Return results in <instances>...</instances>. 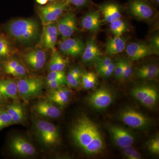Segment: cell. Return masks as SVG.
<instances>
[{
    "mask_svg": "<svg viewBox=\"0 0 159 159\" xmlns=\"http://www.w3.org/2000/svg\"><path fill=\"white\" fill-rule=\"evenodd\" d=\"M74 142L85 153L98 154L104 148L103 138L97 125L88 117L78 118L71 129Z\"/></svg>",
    "mask_w": 159,
    "mask_h": 159,
    "instance_id": "obj_1",
    "label": "cell"
},
{
    "mask_svg": "<svg viewBox=\"0 0 159 159\" xmlns=\"http://www.w3.org/2000/svg\"><path fill=\"white\" fill-rule=\"evenodd\" d=\"M5 30L9 36L17 41L28 43L37 38L39 27L34 20L19 19L8 23L5 26Z\"/></svg>",
    "mask_w": 159,
    "mask_h": 159,
    "instance_id": "obj_2",
    "label": "cell"
},
{
    "mask_svg": "<svg viewBox=\"0 0 159 159\" xmlns=\"http://www.w3.org/2000/svg\"><path fill=\"white\" fill-rule=\"evenodd\" d=\"M34 128L41 142L48 147L59 145L60 136L58 129L53 123L39 119L34 122Z\"/></svg>",
    "mask_w": 159,
    "mask_h": 159,
    "instance_id": "obj_3",
    "label": "cell"
},
{
    "mask_svg": "<svg viewBox=\"0 0 159 159\" xmlns=\"http://www.w3.org/2000/svg\"><path fill=\"white\" fill-rule=\"evenodd\" d=\"M17 84L19 93L26 101L40 95L44 85L43 78L39 77L22 78Z\"/></svg>",
    "mask_w": 159,
    "mask_h": 159,
    "instance_id": "obj_4",
    "label": "cell"
},
{
    "mask_svg": "<svg viewBox=\"0 0 159 159\" xmlns=\"http://www.w3.org/2000/svg\"><path fill=\"white\" fill-rule=\"evenodd\" d=\"M156 7L152 0H129L128 11L134 17L142 20H148L155 13Z\"/></svg>",
    "mask_w": 159,
    "mask_h": 159,
    "instance_id": "obj_5",
    "label": "cell"
},
{
    "mask_svg": "<svg viewBox=\"0 0 159 159\" xmlns=\"http://www.w3.org/2000/svg\"><path fill=\"white\" fill-rule=\"evenodd\" d=\"M67 0H60L39 8V14L43 25L53 23L68 8Z\"/></svg>",
    "mask_w": 159,
    "mask_h": 159,
    "instance_id": "obj_6",
    "label": "cell"
},
{
    "mask_svg": "<svg viewBox=\"0 0 159 159\" xmlns=\"http://www.w3.org/2000/svg\"><path fill=\"white\" fill-rule=\"evenodd\" d=\"M120 118L125 125L135 129L146 128L150 122L148 117L132 109H127L122 111Z\"/></svg>",
    "mask_w": 159,
    "mask_h": 159,
    "instance_id": "obj_7",
    "label": "cell"
},
{
    "mask_svg": "<svg viewBox=\"0 0 159 159\" xmlns=\"http://www.w3.org/2000/svg\"><path fill=\"white\" fill-rule=\"evenodd\" d=\"M9 147L12 153L21 157L33 156L36 152L34 145L25 138L19 135L11 138Z\"/></svg>",
    "mask_w": 159,
    "mask_h": 159,
    "instance_id": "obj_8",
    "label": "cell"
},
{
    "mask_svg": "<svg viewBox=\"0 0 159 159\" xmlns=\"http://www.w3.org/2000/svg\"><path fill=\"white\" fill-rule=\"evenodd\" d=\"M85 44L79 38H69L63 39L59 44L60 51L64 55L76 57L81 55Z\"/></svg>",
    "mask_w": 159,
    "mask_h": 159,
    "instance_id": "obj_9",
    "label": "cell"
},
{
    "mask_svg": "<svg viewBox=\"0 0 159 159\" xmlns=\"http://www.w3.org/2000/svg\"><path fill=\"white\" fill-rule=\"evenodd\" d=\"M113 96L110 90L106 88H100L91 94L88 98L89 103L94 108L104 109L111 105Z\"/></svg>",
    "mask_w": 159,
    "mask_h": 159,
    "instance_id": "obj_10",
    "label": "cell"
},
{
    "mask_svg": "<svg viewBox=\"0 0 159 159\" xmlns=\"http://www.w3.org/2000/svg\"><path fill=\"white\" fill-rule=\"evenodd\" d=\"M56 25L63 39L69 38L77 29L76 16L73 12L67 13L58 20Z\"/></svg>",
    "mask_w": 159,
    "mask_h": 159,
    "instance_id": "obj_11",
    "label": "cell"
},
{
    "mask_svg": "<svg viewBox=\"0 0 159 159\" xmlns=\"http://www.w3.org/2000/svg\"><path fill=\"white\" fill-rule=\"evenodd\" d=\"M125 50L132 61L139 60L153 54L149 45L141 42L130 43L126 46Z\"/></svg>",
    "mask_w": 159,
    "mask_h": 159,
    "instance_id": "obj_12",
    "label": "cell"
},
{
    "mask_svg": "<svg viewBox=\"0 0 159 159\" xmlns=\"http://www.w3.org/2000/svg\"><path fill=\"white\" fill-rule=\"evenodd\" d=\"M99 9L106 22L110 24L122 17V7L115 1L111 0L104 2L99 5Z\"/></svg>",
    "mask_w": 159,
    "mask_h": 159,
    "instance_id": "obj_13",
    "label": "cell"
},
{
    "mask_svg": "<svg viewBox=\"0 0 159 159\" xmlns=\"http://www.w3.org/2000/svg\"><path fill=\"white\" fill-rule=\"evenodd\" d=\"M110 133L116 145L123 148L133 145L134 138L129 131L118 126H112L109 129Z\"/></svg>",
    "mask_w": 159,
    "mask_h": 159,
    "instance_id": "obj_14",
    "label": "cell"
},
{
    "mask_svg": "<svg viewBox=\"0 0 159 159\" xmlns=\"http://www.w3.org/2000/svg\"><path fill=\"white\" fill-rule=\"evenodd\" d=\"M43 25L40 39V45L46 49H54L59 34L57 25L51 23Z\"/></svg>",
    "mask_w": 159,
    "mask_h": 159,
    "instance_id": "obj_15",
    "label": "cell"
},
{
    "mask_svg": "<svg viewBox=\"0 0 159 159\" xmlns=\"http://www.w3.org/2000/svg\"><path fill=\"white\" fill-rule=\"evenodd\" d=\"M26 63L32 70H39L43 67L47 60L46 53L42 49L30 50L23 56Z\"/></svg>",
    "mask_w": 159,
    "mask_h": 159,
    "instance_id": "obj_16",
    "label": "cell"
},
{
    "mask_svg": "<svg viewBox=\"0 0 159 159\" xmlns=\"http://www.w3.org/2000/svg\"><path fill=\"white\" fill-rule=\"evenodd\" d=\"M100 12L99 10L89 11L81 19V27L92 33L98 32L101 26Z\"/></svg>",
    "mask_w": 159,
    "mask_h": 159,
    "instance_id": "obj_17",
    "label": "cell"
},
{
    "mask_svg": "<svg viewBox=\"0 0 159 159\" xmlns=\"http://www.w3.org/2000/svg\"><path fill=\"white\" fill-rule=\"evenodd\" d=\"M101 52L93 38L89 39L81 56L83 62L85 64L96 63L101 57Z\"/></svg>",
    "mask_w": 159,
    "mask_h": 159,
    "instance_id": "obj_18",
    "label": "cell"
},
{
    "mask_svg": "<svg viewBox=\"0 0 159 159\" xmlns=\"http://www.w3.org/2000/svg\"><path fill=\"white\" fill-rule=\"evenodd\" d=\"M34 109L39 116L56 119L61 115V111L51 101H41L34 105Z\"/></svg>",
    "mask_w": 159,
    "mask_h": 159,
    "instance_id": "obj_19",
    "label": "cell"
},
{
    "mask_svg": "<svg viewBox=\"0 0 159 159\" xmlns=\"http://www.w3.org/2000/svg\"><path fill=\"white\" fill-rule=\"evenodd\" d=\"M18 94L17 82L12 79L0 77V97L3 99L16 100Z\"/></svg>",
    "mask_w": 159,
    "mask_h": 159,
    "instance_id": "obj_20",
    "label": "cell"
},
{
    "mask_svg": "<svg viewBox=\"0 0 159 159\" xmlns=\"http://www.w3.org/2000/svg\"><path fill=\"white\" fill-rule=\"evenodd\" d=\"M52 90L48 96L50 101L60 107L65 106L69 103L71 95L70 90L63 86Z\"/></svg>",
    "mask_w": 159,
    "mask_h": 159,
    "instance_id": "obj_21",
    "label": "cell"
},
{
    "mask_svg": "<svg viewBox=\"0 0 159 159\" xmlns=\"http://www.w3.org/2000/svg\"><path fill=\"white\" fill-rule=\"evenodd\" d=\"M126 40L122 36H115L108 40L106 44V53L113 56L122 53L126 48Z\"/></svg>",
    "mask_w": 159,
    "mask_h": 159,
    "instance_id": "obj_22",
    "label": "cell"
},
{
    "mask_svg": "<svg viewBox=\"0 0 159 159\" xmlns=\"http://www.w3.org/2000/svg\"><path fill=\"white\" fill-rule=\"evenodd\" d=\"M158 66L155 64H149L139 67L136 70L137 77L141 79L152 80L158 76Z\"/></svg>",
    "mask_w": 159,
    "mask_h": 159,
    "instance_id": "obj_23",
    "label": "cell"
},
{
    "mask_svg": "<svg viewBox=\"0 0 159 159\" xmlns=\"http://www.w3.org/2000/svg\"><path fill=\"white\" fill-rule=\"evenodd\" d=\"M6 110L9 113L14 124L21 123L25 119V113L21 104L14 102L6 106Z\"/></svg>",
    "mask_w": 159,
    "mask_h": 159,
    "instance_id": "obj_24",
    "label": "cell"
},
{
    "mask_svg": "<svg viewBox=\"0 0 159 159\" xmlns=\"http://www.w3.org/2000/svg\"><path fill=\"white\" fill-rule=\"evenodd\" d=\"M68 61L57 51L53 52L48 64L50 71H63L67 65Z\"/></svg>",
    "mask_w": 159,
    "mask_h": 159,
    "instance_id": "obj_25",
    "label": "cell"
},
{
    "mask_svg": "<svg viewBox=\"0 0 159 159\" xmlns=\"http://www.w3.org/2000/svg\"><path fill=\"white\" fill-rule=\"evenodd\" d=\"M13 48L8 38L3 33L0 35V60L9 59L13 54Z\"/></svg>",
    "mask_w": 159,
    "mask_h": 159,
    "instance_id": "obj_26",
    "label": "cell"
},
{
    "mask_svg": "<svg viewBox=\"0 0 159 159\" xmlns=\"http://www.w3.org/2000/svg\"><path fill=\"white\" fill-rule=\"evenodd\" d=\"M82 70L79 68L75 67L71 69L67 75H66V84L70 87L77 88L80 83Z\"/></svg>",
    "mask_w": 159,
    "mask_h": 159,
    "instance_id": "obj_27",
    "label": "cell"
},
{
    "mask_svg": "<svg viewBox=\"0 0 159 159\" xmlns=\"http://www.w3.org/2000/svg\"><path fill=\"white\" fill-rule=\"evenodd\" d=\"M154 89V88L150 86H140L133 89L131 94L134 98L142 102L149 96Z\"/></svg>",
    "mask_w": 159,
    "mask_h": 159,
    "instance_id": "obj_28",
    "label": "cell"
},
{
    "mask_svg": "<svg viewBox=\"0 0 159 159\" xmlns=\"http://www.w3.org/2000/svg\"><path fill=\"white\" fill-rule=\"evenodd\" d=\"M98 80L97 74L93 72H87L83 73L80 79V83L83 88L90 89L94 88Z\"/></svg>",
    "mask_w": 159,
    "mask_h": 159,
    "instance_id": "obj_29",
    "label": "cell"
},
{
    "mask_svg": "<svg viewBox=\"0 0 159 159\" xmlns=\"http://www.w3.org/2000/svg\"><path fill=\"white\" fill-rule=\"evenodd\" d=\"M110 30L115 36H122L128 30L127 23L121 19L110 23Z\"/></svg>",
    "mask_w": 159,
    "mask_h": 159,
    "instance_id": "obj_30",
    "label": "cell"
},
{
    "mask_svg": "<svg viewBox=\"0 0 159 159\" xmlns=\"http://www.w3.org/2000/svg\"><path fill=\"white\" fill-rule=\"evenodd\" d=\"M14 124L6 109L0 108V130Z\"/></svg>",
    "mask_w": 159,
    "mask_h": 159,
    "instance_id": "obj_31",
    "label": "cell"
},
{
    "mask_svg": "<svg viewBox=\"0 0 159 159\" xmlns=\"http://www.w3.org/2000/svg\"><path fill=\"white\" fill-rule=\"evenodd\" d=\"M158 98V94L156 89H154L153 91L149 94L147 98L143 100L141 103L146 107L151 108L156 105Z\"/></svg>",
    "mask_w": 159,
    "mask_h": 159,
    "instance_id": "obj_32",
    "label": "cell"
},
{
    "mask_svg": "<svg viewBox=\"0 0 159 159\" xmlns=\"http://www.w3.org/2000/svg\"><path fill=\"white\" fill-rule=\"evenodd\" d=\"M123 154L129 159H140L141 158L140 153L131 146L122 148Z\"/></svg>",
    "mask_w": 159,
    "mask_h": 159,
    "instance_id": "obj_33",
    "label": "cell"
},
{
    "mask_svg": "<svg viewBox=\"0 0 159 159\" xmlns=\"http://www.w3.org/2000/svg\"><path fill=\"white\" fill-rule=\"evenodd\" d=\"M123 73L121 80H125L131 76L133 73V66L130 60L127 59H123Z\"/></svg>",
    "mask_w": 159,
    "mask_h": 159,
    "instance_id": "obj_34",
    "label": "cell"
},
{
    "mask_svg": "<svg viewBox=\"0 0 159 159\" xmlns=\"http://www.w3.org/2000/svg\"><path fill=\"white\" fill-rule=\"evenodd\" d=\"M148 150L154 154H159V136H157L150 140L148 143Z\"/></svg>",
    "mask_w": 159,
    "mask_h": 159,
    "instance_id": "obj_35",
    "label": "cell"
},
{
    "mask_svg": "<svg viewBox=\"0 0 159 159\" xmlns=\"http://www.w3.org/2000/svg\"><path fill=\"white\" fill-rule=\"evenodd\" d=\"M57 80H66V75L63 71H50L47 76L46 80L47 83Z\"/></svg>",
    "mask_w": 159,
    "mask_h": 159,
    "instance_id": "obj_36",
    "label": "cell"
},
{
    "mask_svg": "<svg viewBox=\"0 0 159 159\" xmlns=\"http://www.w3.org/2000/svg\"><path fill=\"white\" fill-rule=\"evenodd\" d=\"M115 64L113 62L110 65L107 67L103 68L97 70L99 75L104 78H107L111 77L114 74V69H115Z\"/></svg>",
    "mask_w": 159,
    "mask_h": 159,
    "instance_id": "obj_37",
    "label": "cell"
},
{
    "mask_svg": "<svg viewBox=\"0 0 159 159\" xmlns=\"http://www.w3.org/2000/svg\"><path fill=\"white\" fill-rule=\"evenodd\" d=\"M153 54L158 55L159 53V36L156 34L152 38L149 44Z\"/></svg>",
    "mask_w": 159,
    "mask_h": 159,
    "instance_id": "obj_38",
    "label": "cell"
},
{
    "mask_svg": "<svg viewBox=\"0 0 159 159\" xmlns=\"http://www.w3.org/2000/svg\"><path fill=\"white\" fill-rule=\"evenodd\" d=\"M113 62L111 58L108 57H100L96 61V66L97 70L107 67Z\"/></svg>",
    "mask_w": 159,
    "mask_h": 159,
    "instance_id": "obj_39",
    "label": "cell"
},
{
    "mask_svg": "<svg viewBox=\"0 0 159 159\" xmlns=\"http://www.w3.org/2000/svg\"><path fill=\"white\" fill-rule=\"evenodd\" d=\"M26 74L27 71L25 67L21 63H20L19 64L14 70H12L9 74L14 77H22L25 76Z\"/></svg>",
    "mask_w": 159,
    "mask_h": 159,
    "instance_id": "obj_40",
    "label": "cell"
},
{
    "mask_svg": "<svg viewBox=\"0 0 159 159\" xmlns=\"http://www.w3.org/2000/svg\"><path fill=\"white\" fill-rule=\"evenodd\" d=\"M123 59H120L115 64L114 74L115 77L118 80H121L123 70Z\"/></svg>",
    "mask_w": 159,
    "mask_h": 159,
    "instance_id": "obj_41",
    "label": "cell"
},
{
    "mask_svg": "<svg viewBox=\"0 0 159 159\" xmlns=\"http://www.w3.org/2000/svg\"><path fill=\"white\" fill-rule=\"evenodd\" d=\"M69 5H72L77 8L86 7L90 4L91 0H67Z\"/></svg>",
    "mask_w": 159,
    "mask_h": 159,
    "instance_id": "obj_42",
    "label": "cell"
},
{
    "mask_svg": "<svg viewBox=\"0 0 159 159\" xmlns=\"http://www.w3.org/2000/svg\"><path fill=\"white\" fill-rule=\"evenodd\" d=\"M66 84V80H57L47 83L48 86L51 89L54 90L63 86Z\"/></svg>",
    "mask_w": 159,
    "mask_h": 159,
    "instance_id": "obj_43",
    "label": "cell"
},
{
    "mask_svg": "<svg viewBox=\"0 0 159 159\" xmlns=\"http://www.w3.org/2000/svg\"><path fill=\"white\" fill-rule=\"evenodd\" d=\"M48 0H36L37 3L41 5H45L48 2Z\"/></svg>",
    "mask_w": 159,
    "mask_h": 159,
    "instance_id": "obj_44",
    "label": "cell"
},
{
    "mask_svg": "<svg viewBox=\"0 0 159 159\" xmlns=\"http://www.w3.org/2000/svg\"><path fill=\"white\" fill-rule=\"evenodd\" d=\"M152 2L154 4L156 7H158L159 5V0H152Z\"/></svg>",
    "mask_w": 159,
    "mask_h": 159,
    "instance_id": "obj_45",
    "label": "cell"
},
{
    "mask_svg": "<svg viewBox=\"0 0 159 159\" xmlns=\"http://www.w3.org/2000/svg\"><path fill=\"white\" fill-rule=\"evenodd\" d=\"M1 74H2V67L0 65V75H1Z\"/></svg>",
    "mask_w": 159,
    "mask_h": 159,
    "instance_id": "obj_46",
    "label": "cell"
},
{
    "mask_svg": "<svg viewBox=\"0 0 159 159\" xmlns=\"http://www.w3.org/2000/svg\"><path fill=\"white\" fill-rule=\"evenodd\" d=\"M1 34H2V33H1V31H0V35H1Z\"/></svg>",
    "mask_w": 159,
    "mask_h": 159,
    "instance_id": "obj_47",
    "label": "cell"
},
{
    "mask_svg": "<svg viewBox=\"0 0 159 159\" xmlns=\"http://www.w3.org/2000/svg\"><path fill=\"white\" fill-rule=\"evenodd\" d=\"M48 1H53V0H48Z\"/></svg>",
    "mask_w": 159,
    "mask_h": 159,
    "instance_id": "obj_48",
    "label": "cell"
}]
</instances>
